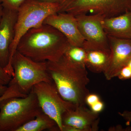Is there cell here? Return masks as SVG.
Masks as SVG:
<instances>
[{"label":"cell","mask_w":131,"mask_h":131,"mask_svg":"<svg viewBox=\"0 0 131 131\" xmlns=\"http://www.w3.org/2000/svg\"><path fill=\"white\" fill-rule=\"evenodd\" d=\"M60 131L56 122L42 112L19 128L16 131Z\"/></svg>","instance_id":"cell-15"},{"label":"cell","mask_w":131,"mask_h":131,"mask_svg":"<svg viewBox=\"0 0 131 131\" xmlns=\"http://www.w3.org/2000/svg\"><path fill=\"white\" fill-rule=\"evenodd\" d=\"M41 1L46 2H58L59 3L61 0H38Z\"/></svg>","instance_id":"cell-26"},{"label":"cell","mask_w":131,"mask_h":131,"mask_svg":"<svg viewBox=\"0 0 131 131\" xmlns=\"http://www.w3.org/2000/svg\"><path fill=\"white\" fill-rule=\"evenodd\" d=\"M17 15L18 11L4 8L0 19V66L7 73Z\"/></svg>","instance_id":"cell-11"},{"label":"cell","mask_w":131,"mask_h":131,"mask_svg":"<svg viewBox=\"0 0 131 131\" xmlns=\"http://www.w3.org/2000/svg\"><path fill=\"white\" fill-rule=\"evenodd\" d=\"M8 86V88L7 91L2 95L0 96V103L7 98L14 97H25L27 95L21 94L15 84H9Z\"/></svg>","instance_id":"cell-17"},{"label":"cell","mask_w":131,"mask_h":131,"mask_svg":"<svg viewBox=\"0 0 131 131\" xmlns=\"http://www.w3.org/2000/svg\"><path fill=\"white\" fill-rule=\"evenodd\" d=\"M99 114L92 112L85 105L77 106L68 110L62 116L63 125H68L77 129L78 131H96L99 129Z\"/></svg>","instance_id":"cell-12"},{"label":"cell","mask_w":131,"mask_h":131,"mask_svg":"<svg viewBox=\"0 0 131 131\" xmlns=\"http://www.w3.org/2000/svg\"><path fill=\"white\" fill-rule=\"evenodd\" d=\"M3 12H4V8L3 7L1 4L0 3V19L2 17L3 14Z\"/></svg>","instance_id":"cell-27"},{"label":"cell","mask_w":131,"mask_h":131,"mask_svg":"<svg viewBox=\"0 0 131 131\" xmlns=\"http://www.w3.org/2000/svg\"><path fill=\"white\" fill-rule=\"evenodd\" d=\"M43 112L32 90L25 97H14L0 103V131H16Z\"/></svg>","instance_id":"cell-4"},{"label":"cell","mask_w":131,"mask_h":131,"mask_svg":"<svg viewBox=\"0 0 131 131\" xmlns=\"http://www.w3.org/2000/svg\"><path fill=\"white\" fill-rule=\"evenodd\" d=\"M47 62L50 76L62 98L77 106L86 105L90 93L86 66L74 63L64 55L58 61Z\"/></svg>","instance_id":"cell-2"},{"label":"cell","mask_w":131,"mask_h":131,"mask_svg":"<svg viewBox=\"0 0 131 131\" xmlns=\"http://www.w3.org/2000/svg\"><path fill=\"white\" fill-rule=\"evenodd\" d=\"M118 114L127 122L131 123V110H125L122 112H119Z\"/></svg>","instance_id":"cell-23"},{"label":"cell","mask_w":131,"mask_h":131,"mask_svg":"<svg viewBox=\"0 0 131 131\" xmlns=\"http://www.w3.org/2000/svg\"><path fill=\"white\" fill-rule=\"evenodd\" d=\"M8 86L0 85V96L3 94L7 90Z\"/></svg>","instance_id":"cell-24"},{"label":"cell","mask_w":131,"mask_h":131,"mask_svg":"<svg viewBox=\"0 0 131 131\" xmlns=\"http://www.w3.org/2000/svg\"><path fill=\"white\" fill-rule=\"evenodd\" d=\"M69 45L62 33L43 24L26 33L20 40L16 51L37 62H55L64 55Z\"/></svg>","instance_id":"cell-1"},{"label":"cell","mask_w":131,"mask_h":131,"mask_svg":"<svg viewBox=\"0 0 131 131\" xmlns=\"http://www.w3.org/2000/svg\"><path fill=\"white\" fill-rule=\"evenodd\" d=\"M64 55L74 63L86 66L87 51L83 47L70 45Z\"/></svg>","instance_id":"cell-16"},{"label":"cell","mask_w":131,"mask_h":131,"mask_svg":"<svg viewBox=\"0 0 131 131\" xmlns=\"http://www.w3.org/2000/svg\"><path fill=\"white\" fill-rule=\"evenodd\" d=\"M43 24L53 27L62 33L73 46L82 47L84 40L80 32L75 16L66 13L51 15L45 19Z\"/></svg>","instance_id":"cell-10"},{"label":"cell","mask_w":131,"mask_h":131,"mask_svg":"<svg viewBox=\"0 0 131 131\" xmlns=\"http://www.w3.org/2000/svg\"><path fill=\"white\" fill-rule=\"evenodd\" d=\"M59 3L58 13L75 16L90 12L108 18L131 11V0H61Z\"/></svg>","instance_id":"cell-6"},{"label":"cell","mask_w":131,"mask_h":131,"mask_svg":"<svg viewBox=\"0 0 131 131\" xmlns=\"http://www.w3.org/2000/svg\"><path fill=\"white\" fill-rule=\"evenodd\" d=\"M102 25L108 36L131 39V11L118 16L104 18Z\"/></svg>","instance_id":"cell-13"},{"label":"cell","mask_w":131,"mask_h":131,"mask_svg":"<svg viewBox=\"0 0 131 131\" xmlns=\"http://www.w3.org/2000/svg\"><path fill=\"white\" fill-rule=\"evenodd\" d=\"M78 28L84 38L82 47L86 50H101L110 51L108 38L102 25L103 16L87 14L75 16Z\"/></svg>","instance_id":"cell-8"},{"label":"cell","mask_w":131,"mask_h":131,"mask_svg":"<svg viewBox=\"0 0 131 131\" xmlns=\"http://www.w3.org/2000/svg\"><path fill=\"white\" fill-rule=\"evenodd\" d=\"M126 64L128 65L131 68V58L129 59Z\"/></svg>","instance_id":"cell-28"},{"label":"cell","mask_w":131,"mask_h":131,"mask_svg":"<svg viewBox=\"0 0 131 131\" xmlns=\"http://www.w3.org/2000/svg\"><path fill=\"white\" fill-rule=\"evenodd\" d=\"M12 77L0 66V85L8 86Z\"/></svg>","instance_id":"cell-19"},{"label":"cell","mask_w":131,"mask_h":131,"mask_svg":"<svg viewBox=\"0 0 131 131\" xmlns=\"http://www.w3.org/2000/svg\"><path fill=\"white\" fill-rule=\"evenodd\" d=\"M58 2H46L38 0H26L18 11L15 28L14 37L10 48L8 73L13 75L12 59L21 37L29 30L42 25L46 19L59 12Z\"/></svg>","instance_id":"cell-3"},{"label":"cell","mask_w":131,"mask_h":131,"mask_svg":"<svg viewBox=\"0 0 131 131\" xmlns=\"http://www.w3.org/2000/svg\"><path fill=\"white\" fill-rule=\"evenodd\" d=\"M12 65L14 75L9 84L16 85L23 94L28 95L39 83L53 81L47 62L34 61L16 51L12 58Z\"/></svg>","instance_id":"cell-5"},{"label":"cell","mask_w":131,"mask_h":131,"mask_svg":"<svg viewBox=\"0 0 131 131\" xmlns=\"http://www.w3.org/2000/svg\"><path fill=\"white\" fill-rule=\"evenodd\" d=\"M117 77L121 80L131 79V68L127 64L125 65L120 70Z\"/></svg>","instance_id":"cell-20"},{"label":"cell","mask_w":131,"mask_h":131,"mask_svg":"<svg viewBox=\"0 0 131 131\" xmlns=\"http://www.w3.org/2000/svg\"><path fill=\"white\" fill-rule=\"evenodd\" d=\"M26 0H0V3L5 9L18 11Z\"/></svg>","instance_id":"cell-18"},{"label":"cell","mask_w":131,"mask_h":131,"mask_svg":"<svg viewBox=\"0 0 131 131\" xmlns=\"http://www.w3.org/2000/svg\"><path fill=\"white\" fill-rule=\"evenodd\" d=\"M101 100L100 98L98 95L90 93L86 97L85 103L89 107H90L95 103H96Z\"/></svg>","instance_id":"cell-21"},{"label":"cell","mask_w":131,"mask_h":131,"mask_svg":"<svg viewBox=\"0 0 131 131\" xmlns=\"http://www.w3.org/2000/svg\"><path fill=\"white\" fill-rule=\"evenodd\" d=\"M126 129H123L122 127H110L109 129L110 131H124Z\"/></svg>","instance_id":"cell-25"},{"label":"cell","mask_w":131,"mask_h":131,"mask_svg":"<svg viewBox=\"0 0 131 131\" xmlns=\"http://www.w3.org/2000/svg\"><path fill=\"white\" fill-rule=\"evenodd\" d=\"M105 104L101 100L99 101L92 105L90 107V110L95 113L99 114L104 110Z\"/></svg>","instance_id":"cell-22"},{"label":"cell","mask_w":131,"mask_h":131,"mask_svg":"<svg viewBox=\"0 0 131 131\" xmlns=\"http://www.w3.org/2000/svg\"><path fill=\"white\" fill-rule=\"evenodd\" d=\"M86 51V68L93 73H103L109 63L110 51L90 50Z\"/></svg>","instance_id":"cell-14"},{"label":"cell","mask_w":131,"mask_h":131,"mask_svg":"<svg viewBox=\"0 0 131 131\" xmlns=\"http://www.w3.org/2000/svg\"><path fill=\"white\" fill-rule=\"evenodd\" d=\"M32 90L37 96L42 112L54 120L62 131L63 114L77 105L62 98L53 81L39 83Z\"/></svg>","instance_id":"cell-7"},{"label":"cell","mask_w":131,"mask_h":131,"mask_svg":"<svg viewBox=\"0 0 131 131\" xmlns=\"http://www.w3.org/2000/svg\"><path fill=\"white\" fill-rule=\"evenodd\" d=\"M110 49L109 63L103 73L107 80L117 77L120 70L131 58V39L108 36Z\"/></svg>","instance_id":"cell-9"}]
</instances>
